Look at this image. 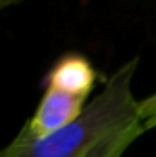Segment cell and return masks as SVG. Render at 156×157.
Listing matches in <instances>:
<instances>
[{
	"label": "cell",
	"mask_w": 156,
	"mask_h": 157,
	"mask_svg": "<svg viewBox=\"0 0 156 157\" xmlns=\"http://www.w3.org/2000/svg\"><path fill=\"white\" fill-rule=\"evenodd\" d=\"M138 58L118 67L104 89L69 125L35 136L26 124L5 147L0 157H122L146 133L139 102L132 92Z\"/></svg>",
	"instance_id": "cell-1"
},
{
	"label": "cell",
	"mask_w": 156,
	"mask_h": 157,
	"mask_svg": "<svg viewBox=\"0 0 156 157\" xmlns=\"http://www.w3.org/2000/svg\"><path fill=\"white\" fill-rule=\"evenodd\" d=\"M86 98L72 95L58 89H46L34 116L26 122L29 131L35 136L54 133L74 122L83 111Z\"/></svg>",
	"instance_id": "cell-2"
},
{
	"label": "cell",
	"mask_w": 156,
	"mask_h": 157,
	"mask_svg": "<svg viewBox=\"0 0 156 157\" xmlns=\"http://www.w3.org/2000/svg\"><path fill=\"white\" fill-rule=\"evenodd\" d=\"M95 82V70L90 63L80 55H67L61 58L51 70L48 86L87 98Z\"/></svg>",
	"instance_id": "cell-3"
},
{
	"label": "cell",
	"mask_w": 156,
	"mask_h": 157,
	"mask_svg": "<svg viewBox=\"0 0 156 157\" xmlns=\"http://www.w3.org/2000/svg\"><path fill=\"white\" fill-rule=\"evenodd\" d=\"M139 116L146 131L156 127V92L139 102Z\"/></svg>",
	"instance_id": "cell-4"
}]
</instances>
